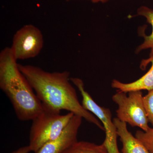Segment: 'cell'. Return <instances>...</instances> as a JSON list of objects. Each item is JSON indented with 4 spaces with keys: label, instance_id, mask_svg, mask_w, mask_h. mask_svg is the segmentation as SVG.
<instances>
[{
    "label": "cell",
    "instance_id": "cell-1",
    "mask_svg": "<svg viewBox=\"0 0 153 153\" xmlns=\"http://www.w3.org/2000/svg\"><path fill=\"white\" fill-rule=\"evenodd\" d=\"M20 71L27 79L43 105V108L60 113L66 110L79 116L102 130V124L86 110L78 100L67 71L49 72L38 66L19 64Z\"/></svg>",
    "mask_w": 153,
    "mask_h": 153
},
{
    "label": "cell",
    "instance_id": "cell-2",
    "mask_svg": "<svg viewBox=\"0 0 153 153\" xmlns=\"http://www.w3.org/2000/svg\"><path fill=\"white\" fill-rule=\"evenodd\" d=\"M0 88L10 100L19 120H33L43 111L42 103L20 71L10 47L0 52Z\"/></svg>",
    "mask_w": 153,
    "mask_h": 153
},
{
    "label": "cell",
    "instance_id": "cell-3",
    "mask_svg": "<svg viewBox=\"0 0 153 153\" xmlns=\"http://www.w3.org/2000/svg\"><path fill=\"white\" fill-rule=\"evenodd\" d=\"M74 114L60 113L43 108L33 120L29 136V146L31 152L36 153L45 144L61 134Z\"/></svg>",
    "mask_w": 153,
    "mask_h": 153
},
{
    "label": "cell",
    "instance_id": "cell-4",
    "mask_svg": "<svg viewBox=\"0 0 153 153\" xmlns=\"http://www.w3.org/2000/svg\"><path fill=\"white\" fill-rule=\"evenodd\" d=\"M126 93L117 91L112 99L118 105L116 111L117 118L132 127H137L143 131L150 128L143 102L141 91H131Z\"/></svg>",
    "mask_w": 153,
    "mask_h": 153
},
{
    "label": "cell",
    "instance_id": "cell-5",
    "mask_svg": "<svg viewBox=\"0 0 153 153\" xmlns=\"http://www.w3.org/2000/svg\"><path fill=\"white\" fill-rule=\"evenodd\" d=\"M73 83L82 97V105L86 110L96 116L101 121L105 133V145L108 153H120L117 145V128L112 120V114L109 108L100 106L94 100L91 96L85 90L83 81L77 77H71Z\"/></svg>",
    "mask_w": 153,
    "mask_h": 153
},
{
    "label": "cell",
    "instance_id": "cell-6",
    "mask_svg": "<svg viewBox=\"0 0 153 153\" xmlns=\"http://www.w3.org/2000/svg\"><path fill=\"white\" fill-rule=\"evenodd\" d=\"M44 38L41 30L35 25L28 24L17 30L10 47L14 57L18 60L35 58L41 53Z\"/></svg>",
    "mask_w": 153,
    "mask_h": 153
},
{
    "label": "cell",
    "instance_id": "cell-7",
    "mask_svg": "<svg viewBox=\"0 0 153 153\" xmlns=\"http://www.w3.org/2000/svg\"><path fill=\"white\" fill-rule=\"evenodd\" d=\"M82 119L81 117L74 114L58 137L45 144L35 153H63L77 141L78 131Z\"/></svg>",
    "mask_w": 153,
    "mask_h": 153
},
{
    "label": "cell",
    "instance_id": "cell-8",
    "mask_svg": "<svg viewBox=\"0 0 153 153\" xmlns=\"http://www.w3.org/2000/svg\"><path fill=\"white\" fill-rule=\"evenodd\" d=\"M150 63L152 65L149 71L137 80L126 83L114 79L111 82V87L117 89V91L126 93L136 91L153 90V56L143 60L140 67L141 69H145Z\"/></svg>",
    "mask_w": 153,
    "mask_h": 153
},
{
    "label": "cell",
    "instance_id": "cell-9",
    "mask_svg": "<svg viewBox=\"0 0 153 153\" xmlns=\"http://www.w3.org/2000/svg\"><path fill=\"white\" fill-rule=\"evenodd\" d=\"M113 122L123 143L122 153H149L142 143L128 131L126 123L117 117L114 119Z\"/></svg>",
    "mask_w": 153,
    "mask_h": 153
},
{
    "label": "cell",
    "instance_id": "cell-10",
    "mask_svg": "<svg viewBox=\"0 0 153 153\" xmlns=\"http://www.w3.org/2000/svg\"><path fill=\"white\" fill-rule=\"evenodd\" d=\"M137 16L144 17L147 22L152 25V33L149 36L143 34V42L137 48L136 52L139 53L145 49H153V9L147 6H142L137 10Z\"/></svg>",
    "mask_w": 153,
    "mask_h": 153
},
{
    "label": "cell",
    "instance_id": "cell-11",
    "mask_svg": "<svg viewBox=\"0 0 153 153\" xmlns=\"http://www.w3.org/2000/svg\"><path fill=\"white\" fill-rule=\"evenodd\" d=\"M63 153H108V152L103 143L97 145L88 142L77 141Z\"/></svg>",
    "mask_w": 153,
    "mask_h": 153
},
{
    "label": "cell",
    "instance_id": "cell-12",
    "mask_svg": "<svg viewBox=\"0 0 153 153\" xmlns=\"http://www.w3.org/2000/svg\"><path fill=\"white\" fill-rule=\"evenodd\" d=\"M135 137L139 140L149 153H153V128L147 131L138 130Z\"/></svg>",
    "mask_w": 153,
    "mask_h": 153
},
{
    "label": "cell",
    "instance_id": "cell-13",
    "mask_svg": "<svg viewBox=\"0 0 153 153\" xmlns=\"http://www.w3.org/2000/svg\"><path fill=\"white\" fill-rule=\"evenodd\" d=\"M143 102L149 122L153 126V90L143 96Z\"/></svg>",
    "mask_w": 153,
    "mask_h": 153
},
{
    "label": "cell",
    "instance_id": "cell-14",
    "mask_svg": "<svg viewBox=\"0 0 153 153\" xmlns=\"http://www.w3.org/2000/svg\"><path fill=\"white\" fill-rule=\"evenodd\" d=\"M31 152V149L28 145V146L22 147L11 153H29Z\"/></svg>",
    "mask_w": 153,
    "mask_h": 153
},
{
    "label": "cell",
    "instance_id": "cell-15",
    "mask_svg": "<svg viewBox=\"0 0 153 153\" xmlns=\"http://www.w3.org/2000/svg\"><path fill=\"white\" fill-rule=\"evenodd\" d=\"M66 1H70L71 0H64ZM91 2L94 3V4H97V3H106L109 1H111V0H89Z\"/></svg>",
    "mask_w": 153,
    "mask_h": 153
},
{
    "label": "cell",
    "instance_id": "cell-16",
    "mask_svg": "<svg viewBox=\"0 0 153 153\" xmlns=\"http://www.w3.org/2000/svg\"><path fill=\"white\" fill-rule=\"evenodd\" d=\"M153 56V49L151 50V52L150 53V57Z\"/></svg>",
    "mask_w": 153,
    "mask_h": 153
}]
</instances>
